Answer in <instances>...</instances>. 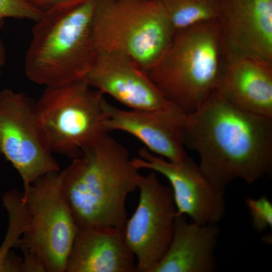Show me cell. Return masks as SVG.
Returning a JSON list of instances; mask_svg holds the SVG:
<instances>
[{
    "instance_id": "obj_1",
    "label": "cell",
    "mask_w": 272,
    "mask_h": 272,
    "mask_svg": "<svg viewBox=\"0 0 272 272\" xmlns=\"http://www.w3.org/2000/svg\"><path fill=\"white\" fill-rule=\"evenodd\" d=\"M182 140L197 153L203 173L224 190L235 179L253 183L272 168V118L242 110L216 91L186 114Z\"/></svg>"
},
{
    "instance_id": "obj_2",
    "label": "cell",
    "mask_w": 272,
    "mask_h": 272,
    "mask_svg": "<svg viewBox=\"0 0 272 272\" xmlns=\"http://www.w3.org/2000/svg\"><path fill=\"white\" fill-rule=\"evenodd\" d=\"M62 188L77 228L122 230L126 201L142 179L128 150L109 133L62 170Z\"/></svg>"
},
{
    "instance_id": "obj_3",
    "label": "cell",
    "mask_w": 272,
    "mask_h": 272,
    "mask_svg": "<svg viewBox=\"0 0 272 272\" xmlns=\"http://www.w3.org/2000/svg\"><path fill=\"white\" fill-rule=\"evenodd\" d=\"M97 0H66L42 12L24 61L26 77L46 87L85 79L97 51L92 23Z\"/></svg>"
},
{
    "instance_id": "obj_4",
    "label": "cell",
    "mask_w": 272,
    "mask_h": 272,
    "mask_svg": "<svg viewBox=\"0 0 272 272\" xmlns=\"http://www.w3.org/2000/svg\"><path fill=\"white\" fill-rule=\"evenodd\" d=\"M224 62L216 20L175 31L165 54L147 74L169 102L188 114L216 91Z\"/></svg>"
},
{
    "instance_id": "obj_5",
    "label": "cell",
    "mask_w": 272,
    "mask_h": 272,
    "mask_svg": "<svg viewBox=\"0 0 272 272\" xmlns=\"http://www.w3.org/2000/svg\"><path fill=\"white\" fill-rule=\"evenodd\" d=\"M92 30L97 52L124 54L146 74L175 32L160 0H97Z\"/></svg>"
},
{
    "instance_id": "obj_6",
    "label": "cell",
    "mask_w": 272,
    "mask_h": 272,
    "mask_svg": "<svg viewBox=\"0 0 272 272\" xmlns=\"http://www.w3.org/2000/svg\"><path fill=\"white\" fill-rule=\"evenodd\" d=\"M62 178V171L48 173L23 192L30 221L15 247L23 252L24 271L66 272L77 227Z\"/></svg>"
},
{
    "instance_id": "obj_7",
    "label": "cell",
    "mask_w": 272,
    "mask_h": 272,
    "mask_svg": "<svg viewBox=\"0 0 272 272\" xmlns=\"http://www.w3.org/2000/svg\"><path fill=\"white\" fill-rule=\"evenodd\" d=\"M105 100L85 78L46 87L35 108L50 151L73 159L108 134Z\"/></svg>"
},
{
    "instance_id": "obj_8",
    "label": "cell",
    "mask_w": 272,
    "mask_h": 272,
    "mask_svg": "<svg viewBox=\"0 0 272 272\" xmlns=\"http://www.w3.org/2000/svg\"><path fill=\"white\" fill-rule=\"evenodd\" d=\"M0 152L21 176L23 192L39 177L60 171L43 138L35 102L8 89L0 91Z\"/></svg>"
},
{
    "instance_id": "obj_9",
    "label": "cell",
    "mask_w": 272,
    "mask_h": 272,
    "mask_svg": "<svg viewBox=\"0 0 272 272\" xmlns=\"http://www.w3.org/2000/svg\"><path fill=\"white\" fill-rule=\"evenodd\" d=\"M138 189V207L122 231L137 259L136 271L152 272L170 245L177 210L171 187L163 184L156 172L143 176Z\"/></svg>"
},
{
    "instance_id": "obj_10",
    "label": "cell",
    "mask_w": 272,
    "mask_h": 272,
    "mask_svg": "<svg viewBox=\"0 0 272 272\" xmlns=\"http://www.w3.org/2000/svg\"><path fill=\"white\" fill-rule=\"evenodd\" d=\"M138 154L132 159L138 169L160 173L170 182L176 215L188 216L200 225L217 224L221 220L225 212V190L214 184L191 158L170 161L146 148Z\"/></svg>"
},
{
    "instance_id": "obj_11",
    "label": "cell",
    "mask_w": 272,
    "mask_h": 272,
    "mask_svg": "<svg viewBox=\"0 0 272 272\" xmlns=\"http://www.w3.org/2000/svg\"><path fill=\"white\" fill-rule=\"evenodd\" d=\"M105 126L109 132H127L141 141L149 151L177 162L187 156L182 140L186 113L174 105L158 109H119L104 102Z\"/></svg>"
},
{
    "instance_id": "obj_12",
    "label": "cell",
    "mask_w": 272,
    "mask_h": 272,
    "mask_svg": "<svg viewBox=\"0 0 272 272\" xmlns=\"http://www.w3.org/2000/svg\"><path fill=\"white\" fill-rule=\"evenodd\" d=\"M218 21L225 59L246 55L272 61V0H222Z\"/></svg>"
},
{
    "instance_id": "obj_13",
    "label": "cell",
    "mask_w": 272,
    "mask_h": 272,
    "mask_svg": "<svg viewBox=\"0 0 272 272\" xmlns=\"http://www.w3.org/2000/svg\"><path fill=\"white\" fill-rule=\"evenodd\" d=\"M85 79L93 88L131 109H158L172 105L147 74L121 53L98 52Z\"/></svg>"
},
{
    "instance_id": "obj_14",
    "label": "cell",
    "mask_w": 272,
    "mask_h": 272,
    "mask_svg": "<svg viewBox=\"0 0 272 272\" xmlns=\"http://www.w3.org/2000/svg\"><path fill=\"white\" fill-rule=\"evenodd\" d=\"M216 91L242 110L272 118V61L246 55L225 59Z\"/></svg>"
},
{
    "instance_id": "obj_15",
    "label": "cell",
    "mask_w": 272,
    "mask_h": 272,
    "mask_svg": "<svg viewBox=\"0 0 272 272\" xmlns=\"http://www.w3.org/2000/svg\"><path fill=\"white\" fill-rule=\"evenodd\" d=\"M135 258L122 230L107 226L77 228L66 272L136 271Z\"/></svg>"
},
{
    "instance_id": "obj_16",
    "label": "cell",
    "mask_w": 272,
    "mask_h": 272,
    "mask_svg": "<svg viewBox=\"0 0 272 272\" xmlns=\"http://www.w3.org/2000/svg\"><path fill=\"white\" fill-rule=\"evenodd\" d=\"M220 234L217 224L200 225L176 215L172 240L152 272H211Z\"/></svg>"
},
{
    "instance_id": "obj_17",
    "label": "cell",
    "mask_w": 272,
    "mask_h": 272,
    "mask_svg": "<svg viewBox=\"0 0 272 272\" xmlns=\"http://www.w3.org/2000/svg\"><path fill=\"white\" fill-rule=\"evenodd\" d=\"M3 206L9 215V227L5 239L0 247V272L17 271L19 260L10 249L28 229L30 214L23 193L13 189L2 197Z\"/></svg>"
},
{
    "instance_id": "obj_18",
    "label": "cell",
    "mask_w": 272,
    "mask_h": 272,
    "mask_svg": "<svg viewBox=\"0 0 272 272\" xmlns=\"http://www.w3.org/2000/svg\"><path fill=\"white\" fill-rule=\"evenodd\" d=\"M175 31L218 20L222 0H160Z\"/></svg>"
},
{
    "instance_id": "obj_19",
    "label": "cell",
    "mask_w": 272,
    "mask_h": 272,
    "mask_svg": "<svg viewBox=\"0 0 272 272\" xmlns=\"http://www.w3.org/2000/svg\"><path fill=\"white\" fill-rule=\"evenodd\" d=\"M245 203L250 214L252 225L258 232L272 227V203L265 195L258 198L247 197Z\"/></svg>"
},
{
    "instance_id": "obj_20",
    "label": "cell",
    "mask_w": 272,
    "mask_h": 272,
    "mask_svg": "<svg viewBox=\"0 0 272 272\" xmlns=\"http://www.w3.org/2000/svg\"><path fill=\"white\" fill-rule=\"evenodd\" d=\"M34 14L28 0H0V30L7 18L29 19Z\"/></svg>"
},
{
    "instance_id": "obj_21",
    "label": "cell",
    "mask_w": 272,
    "mask_h": 272,
    "mask_svg": "<svg viewBox=\"0 0 272 272\" xmlns=\"http://www.w3.org/2000/svg\"><path fill=\"white\" fill-rule=\"evenodd\" d=\"M30 4L41 13L66 0H28Z\"/></svg>"
},
{
    "instance_id": "obj_22",
    "label": "cell",
    "mask_w": 272,
    "mask_h": 272,
    "mask_svg": "<svg viewBox=\"0 0 272 272\" xmlns=\"http://www.w3.org/2000/svg\"><path fill=\"white\" fill-rule=\"evenodd\" d=\"M6 51L5 48L1 39L0 38V76L2 69L5 62Z\"/></svg>"
}]
</instances>
